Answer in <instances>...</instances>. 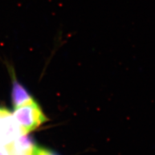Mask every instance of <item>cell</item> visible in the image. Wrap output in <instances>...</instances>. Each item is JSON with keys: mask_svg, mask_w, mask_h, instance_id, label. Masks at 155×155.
I'll list each match as a JSON object with an SVG mask.
<instances>
[{"mask_svg": "<svg viewBox=\"0 0 155 155\" xmlns=\"http://www.w3.org/2000/svg\"><path fill=\"white\" fill-rule=\"evenodd\" d=\"M12 116L22 134H27L47 120L45 116L35 100L16 108Z\"/></svg>", "mask_w": 155, "mask_h": 155, "instance_id": "1", "label": "cell"}, {"mask_svg": "<svg viewBox=\"0 0 155 155\" xmlns=\"http://www.w3.org/2000/svg\"><path fill=\"white\" fill-rule=\"evenodd\" d=\"M12 100L14 109L34 101L32 96L29 94L26 89L19 83L14 76H13L12 80Z\"/></svg>", "mask_w": 155, "mask_h": 155, "instance_id": "2", "label": "cell"}, {"mask_svg": "<svg viewBox=\"0 0 155 155\" xmlns=\"http://www.w3.org/2000/svg\"><path fill=\"white\" fill-rule=\"evenodd\" d=\"M0 155H12L8 145H0Z\"/></svg>", "mask_w": 155, "mask_h": 155, "instance_id": "3", "label": "cell"}, {"mask_svg": "<svg viewBox=\"0 0 155 155\" xmlns=\"http://www.w3.org/2000/svg\"><path fill=\"white\" fill-rule=\"evenodd\" d=\"M50 153H51V151H47V150H46V149L39 147L36 155H48L50 154Z\"/></svg>", "mask_w": 155, "mask_h": 155, "instance_id": "4", "label": "cell"}, {"mask_svg": "<svg viewBox=\"0 0 155 155\" xmlns=\"http://www.w3.org/2000/svg\"><path fill=\"white\" fill-rule=\"evenodd\" d=\"M48 155H56V154H53L52 152H51L50 153V154H48Z\"/></svg>", "mask_w": 155, "mask_h": 155, "instance_id": "5", "label": "cell"}]
</instances>
